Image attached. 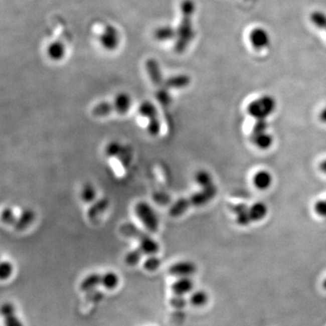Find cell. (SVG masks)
Wrapping results in <instances>:
<instances>
[{
    "instance_id": "36",
    "label": "cell",
    "mask_w": 326,
    "mask_h": 326,
    "mask_svg": "<svg viewBox=\"0 0 326 326\" xmlns=\"http://www.w3.org/2000/svg\"><path fill=\"white\" fill-rule=\"evenodd\" d=\"M319 118H320V121L326 123V106L325 107L322 108V110L320 112Z\"/></svg>"
},
{
    "instance_id": "17",
    "label": "cell",
    "mask_w": 326,
    "mask_h": 326,
    "mask_svg": "<svg viewBox=\"0 0 326 326\" xmlns=\"http://www.w3.org/2000/svg\"><path fill=\"white\" fill-rule=\"evenodd\" d=\"M109 206V201L106 198L101 199L100 201H96L93 205L91 206L87 212V217L91 221H95L100 215L104 212Z\"/></svg>"
},
{
    "instance_id": "6",
    "label": "cell",
    "mask_w": 326,
    "mask_h": 326,
    "mask_svg": "<svg viewBox=\"0 0 326 326\" xmlns=\"http://www.w3.org/2000/svg\"><path fill=\"white\" fill-rule=\"evenodd\" d=\"M249 40L252 47L256 50H262L268 47L270 44L268 33L262 28H254L249 34Z\"/></svg>"
},
{
    "instance_id": "12",
    "label": "cell",
    "mask_w": 326,
    "mask_h": 326,
    "mask_svg": "<svg viewBox=\"0 0 326 326\" xmlns=\"http://www.w3.org/2000/svg\"><path fill=\"white\" fill-rule=\"evenodd\" d=\"M193 281L190 277H181L172 285V290L176 295H184L193 289Z\"/></svg>"
},
{
    "instance_id": "7",
    "label": "cell",
    "mask_w": 326,
    "mask_h": 326,
    "mask_svg": "<svg viewBox=\"0 0 326 326\" xmlns=\"http://www.w3.org/2000/svg\"><path fill=\"white\" fill-rule=\"evenodd\" d=\"M273 177L270 173L267 171L262 170L255 174L253 178V183L256 188L260 191H266L272 185Z\"/></svg>"
},
{
    "instance_id": "11",
    "label": "cell",
    "mask_w": 326,
    "mask_h": 326,
    "mask_svg": "<svg viewBox=\"0 0 326 326\" xmlns=\"http://www.w3.org/2000/svg\"><path fill=\"white\" fill-rule=\"evenodd\" d=\"M2 315L4 317L6 326H23L16 315L13 305L10 303H4L1 308Z\"/></svg>"
},
{
    "instance_id": "29",
    "label": "cell",
    "mask_w": 326,
    "mask_h": 326,
    "mask_svg": "<svg viewBox=\"0 0 326 326\" xmlns=\"http://www.w3.org/2000/svg\"><path fill=\"white\" fill-rule=\"evenodd\" d=\"M161 265V261L157 256H150L145 260L143 266L144 269L149 272H153L158 269V267Z\"/></svg>"
},
{
    "instance_id": "23",
    "label": "cell",
    "mask_w": 326,
    "mask_h": 326,
    "mask_svg": "<svg viewBox=\"0 0 326 326\" xmlns=\"http://www.w3.org/2000/svg\"><path fill=\"white\" fill-rule=\"evenodd\" d=\"M209 301V295L206 293L205 291H196L192 293L190 298V303L196 307H201L205 305L206 303Z\"/></svg>"
},
{
    "instance_id": "5",
    "label": "cell",
    "mask_w": 326,
    "mask_h": 326,
    "mask_svg": "<svg viewBox=\"0 0 326 326\" xmlns=\"http://www.w3.org/2000/svg\"><path fill=\"white\" fill-rule=\"evenodd\" d=\"M197 266L191 261H181L173 264L169 268V274L178 277H190L195 274Z\"/></svg>"
},
{
    "instance_id": "33",
    "label": "cell",
    "mask_w": 326,
    "mask_h": 326,
    "mask_svg": "<svg viewBox=\"0 0 326 326\" xmlns=\"http://www.w3.org/2000/svg\"><path fill=\"white\" fill-rule=\"evenodd\" d=\"M313 209L318 216L326 219V199L317 201L313 206Z\"/></svg>"
},
{
    "instance_id": "20",
    "label": "cell",
    "mask_w": 326,
    "mask_h": 326,
    "mask_svg": "<svg viewBox=\"0 0 326 326\" xmlns=\"http://www.w3.org/2000/svg\"><path fill=\"white\" fill-rule=\"evenodd\" d=\"M113 112H115L114 104L113 103H108V102L98 103L92 110L93 115L96 117L107 116L108 114Z\"/></svg>"
},
{
    "instance_id": "30",
    "label": "cell",
    "mask_w": 326,
    "mask_h": 326,
    "mask_svg": "<svg viewBox=\"0 0 326 326\" xmlns=\"http://www.w3.org/2000/svg\"><path fill=\"white\" fill-rule=\"evenodd\" d=\"M1 218H2V221L4 223L7 224V225H10V226H13V227H14L15 224L17 222V219H18L16 218L14 213H13V210L10 209V208H7V209L3 210Z\"/></svg>"
},
{
    "instance_id": "32",
    "label": "cell",
    "mask_w": 326,
    "mask_h": 326,
    "mask_svg": "<svg viewBox=\"0 0 326 326\" xmlns=\"http://www.w3.org/2000/svg\"><path fill=\"white\" fill-rule=\"evenodd\" d=\"M13 272V266L9 261H3L0 266V277L1 279L6 280L10 277Z\"/></svg>"
},
{
    "instance_id": "9",
    "label": "cell",
    "mask_w": 326,
    "mask_h": 326,
    "mask_svg": "<svg viewBox=\"0 0 326 326\" xmlns=\"http://www.w3.org/2000/svg\"><path fill=\"white\" fill-rule=\"evenodd\" d=\"M250 140H251L253 144L260 149H269L274 142L273 136L271 135L270 133H268L267 131L257 133V134H251Z\"/></svg>"
},
{
    "instance_id": "31",
    "label": "cell",
    "mask_w": 326,
    "mask_h": 326,
    "mask_svg": "<svg viewBox=\"0 0 326 326\" xmlns=\"http://www.w3.org/2000/svg\"><path fill=\"white\" fill-rule=\"evenodd\" d=\"M268 129V122L266 119H261V120H256V122L254 123L253 128H252L251 134H257L261 132L267 131Z\"/></svg>"
},
{
    "instance_id": "34",
    "label": "cell",
    "mask_w": 326,
    "mask_h": 326,
    "mask_svg": "<svg viewBox=\"0 0 326 326\" xmlns=\"http://www.w3.org/2000/svg\"><path fill=\"white\" fill-rule=\"evenodd\" d=\"M170 303L173 307L182 309L186 306L187 301L186 299L182 297V295H176L175 297L172 298Z\"/></svg>"
},
{
    "instance_id": "3",
    "label": "cell",
    "mask_w": 326,
    "mask_h": 326,
    "mask_svg": "<svg viewBox=\"0 0 326 326\" xmlns=\"http://www.w3.org/2000/svg\"><path fill=\"white\" fill-rule=\"evenodd\" d=\"M134 212L140 222L143 224L146 229L150 233L157 232L158 228V221L153 210L147 202H138L134 207Z\"/></svg>"
},
{
    "instance_id": "35",
    "label": "cell",
    "mask_w": 326,
    "mask_h": 326,
    "mask_svg": "<svg viewBox=\"0 0 326 326\" xmlns=\"http://www.w3.org/2000/svg\"><path fill=\"white\" fill-rule=\"evenodd\" d=\"M153 200L155 202L160 205H167L170 202V197L161 192H156L153 194Z\"/></svg>"
},
{
    "instance_id": "37",
    "label": "cell",
    "mask_w": 326,
    "mask_h": 326,
    "mask_svg": "<svg viewBox=\"0 0 326 326\" xmlns=\"http://www.w3.org/2000/svg\"><path fill=\"white\" fill-rule=\"evenodd\" d=\"M319 169H320V171H321V173H324L326 175V158L320 162Z\"/></svg>"
},
{
    "instance_id": "18",
    "label": "cell",
    "mask_w": 326,
    "mask_h": 326,
    "mask_svg": "<svg viewBox=\"0 0 326 326\" xmlns=\"http://www.w3.org/2000/svg\"><path fill=\"white\" fill-rule=\"evenodd\" d=\"M120 232L126 238H135L136 240H139L140 238L144 237L145 235L147 234L140 228H137L135 225L132 223H125L121 225Z\"/></svg>"
},
{
    "instance_id": "8",
    "label": "cell",
    "mask_w": 326,
    "mask_h": 326,
    "mask_svg": "<svg viewBox=\"0 0 326 326\" xmlns=\"http://www.w3.org/2000/svg\"><path fill=\"white\" fill-rule=\"evenodd\" d=\"M112 103L115 107V112L119 114H125L131 106V98L128 93H119L115 96Z\"/></svg>"
},
{
    "instance_id": "26",
    "label": "cell",
    "mask_w": 326,
    "mask_h": 326,
    "mask_svg": "<svg viewBox=\"0 0 326 326\" xmlns=\"http://www.w3.org/2000/svg\"><path fill=\"white\" fill-rule=\"evenodd\" d=\"M96 197V191L91 184H85L81 192V198L84 202H93Z\"/></svg>"
},
{
    "instance_id": "25",
    "label": "cell",
    "mask_w": 326,
    "mask_h": 326,
    "mask_svg": "<svg viewBox=\"0 0 326 326\" xmlns=\"http://www.w3.org/2000/svg\"><path fill=\"white\" fill-rule=\"evenodd\" d=\"M143 252L141 251L140 247H137L134 250L129 252L125 256V263L128 266H136L140 262L143 256Z\"/></svg>"
},
{
    "instance_id": "4",
    "label": "cell",
    "mask_w": 326,
    "mask_h": 326,
    "mask_svg": "<svg viewBox=\"0 0 326 326\" xmlns=\"http://www.w3.org/2000/svg\"><path fill=\"white\" fill-rule=\"evenodd\" d=\"M139 113L142 117L147 118L149 120L147 125V131L149 135L157 136L160 132V122L158 118L157 108L153 103L149 101H145L141 103L139 106Z\"/></svg>"
},
{
    "instance_id": "27",
    "label": "cell",
    "mask_w": 326,
    "mask_h": 326,
    "mask_svg": "<svg viewBox=\"0 0 326 326\" xmlns=\"http://www.w3.org/2000/svg\"><path fill=\"white\" fill-rule=\"evenodd\" d=\"M156 98L158 100V103L162 104L163 106H168L170 103H172V97L169 93V90L165 88L164 86L159 87L157 93H156Z\"/></svg>"
},
{
    "instance_id": "21",
    "label": "cell",
    "mask_w": 326,
    "mask_h": 326,
    "mask_svg": "<svg viewBox=\"0 0 326 326\" xmlns=\"http://www.w3.org/2000/svg\"><path fill=\"white\" fill-rule=\"evenodd\" d=\"M194 179H195V182H197V183H198L202 189H204V188H209V187L215 185L214 182H213V178L211 176V174H210V173H208L207 171H204V170L198 171V172L195 173Z\"/></svg>"
},
{
    "instance_id": "15",
    "label": "cell",
    "mask_w": 326,
    "mask_h": 326,
    "mask_svg": "<svg viewBox=\"0 0 326 326\" xmlns=\"http://www.w3.org/2000/svg\"><path fill=\"white\" fill-rule=\"evenodd\" d=\"M147 70L149 73V77L151 82L155 85L162 87L164 85V80H163L162 75L159 70L158 64L153 60H150L147 63Z\"/></svg>"
},
{
    "instance_id": "13",
    "label": "cell",
    "mask_w": 326,
    "mask_h": 326,
    "mask_svg": "<svg viewBox=\"0 0 326 326\" xmlns=\"http://www.w3.org/2000/svg\"><path fill=\"white\" fill-rule=\"evenodd\" d=\"M235 215H236V219L240 226H248L251 223V219L249 217V207L246 204H238V205L233 206L232 208Z\"/></svg>"
},
{
    "instance_id": "16",
    "label": "cell",
    "mask_w": 326,
    "mask_h": 326,
    "mask_svg": "<svg viewBox=\"0 0 326 326\" xmlns=\"http://www.w3.org/2000/svg\"><path fill=\"white\" fill-rule=\"evenodd\" d=\"M35 212L32 210H25L20 215L19 219H17V222L14 225V228L18 231H21L29 227L33 221L35 220Z\"/></svg>"
},
{
    "instance_id": "19",
    "label": "cell",
    "mask_w": 326,
    "mask_h": 326,
    "mask_svg": "<svg viewBox=\"0 0 326 326\" xmlns=\"http://www.w3.org/2000/svg\"><path fill=\"white\" fill-rule=\"evenodd\" d=\"M98 285H102V275L100 274H91L87 275L80 284V289L84 292H87L95 288Z\"/></svg>"
},
{
    "instance_id": "22",
    "label": "cell",
    "mask_w": 326,
    "mask_h": 326,
    "mask_svg": "<svg viewBox=\"0 0 326 326\" xmlns=\"http://www.w3.org/2000/svg\"><path fill=\"white\" fill-rule=\"evenodd\" d=\"M119 284V277L113 272H107L102 275V285L109 290L116 288Z\"/></svg>"
},
{
    "instance_id": "24",
    "label": "cell",
    "mask_w": 326,
    "mask_h": 326,
    "mask_svg": "<svg viewBox=\"0 0 326 326\" xmlns=\"http://www.w3.org/2000/svg\"><path fill=\"white\" fill-rule=\"evenodd\" d=\"M310 20L312 22V25H314L317 28H320L322 30H326V14L316 10L313 11L312 13L310 15Z\"/></svg>"
},
{
    "instance_id": "28",
    "label": "cell",
    "mask_w": 326,
    "mask_h": 326,
    "mask_svg": "<svg viewBox=\"0 0 326 326\" xmlns=\"http://www.w3.org/2000/svg\"><path fill=\"white\" fill-rule=\"evenodd\" d=\"M123 149V147H121V144L116 141H112L106 146L105 148V153L108 157H119L121 151Z\"/></svg>"
},
{
    "instance_id": "38",
    "label": "cell",
    "mask_w": 326,
    "mask_h": 326,
    "mask_svg": "<svg viewBox=\"0 0 326 326\" xmlns=\"http://www.w3.org/2000/svg\"><path fill=\"white\" fill-rule=\"evenodd\" d=\"M322 287L326 290V278L323 280V282H322Z\"/></svg>"
},
{
    "instance_id": "14",
    "label": "cell",
    "mask_w": 326,
    "mask_h": 326,
    "mask_svg": "<svg viewBox=\"0 0 326 326\" xmlns=\"http://www.w3.org/2000/svg\"><path fill=\"white\" fill-rule=\"evenodd\" d=\"M267 213V206L263 202H256L249 207V217L252 222H257L265 219Z\"/></svg>"
},
{
    "instance_id": "1",
    "label": "cell",
    "mask_w": 326,
    "mask_h": 326,
    "mask_svg": "<svg viewBox=\"0 0 326 326\" xmlns=\"http://www.w3.org/2000/svg\"><path fill=\"white\" fill-rule=\"evenodd\" d=\"M218 193L216 185L201 189L190 196L189 198H182L173 203L169 210V213L173 218H178L184 214L191 207H201L208 204L214 199Z\"/></svg>"
},
{
    "instance_id": "10",
    "label": "cell",
    "mask_w": 326,
    "mask_h": 326,
    "mask_svg": "<svg viewBox=\"0 0 326 326\" xmlns=\"http://www.w3.org/2000/svg\"><path fill=\"white\" fill-rule=\"evenodd\" d=\"M191 84V77L186 75H175L172 76L164 82V87L168 89L186 88Z\"/></svg>"
},
{
    "instance_id": "2",
    "label": "cell",
    "mask_w": 326,
    "mask_h": 326,
    "mask_svg": "<svg viewBox=\"0 0 326 326\" xmlns=\"http://www.w3.org/2000/svg\"><path fill=\"white\" fill-rule=\"evenodd\" d=\"M276 109V101L271 95H263L247 105V113L256 120L266 119Z\"/></svg>"
}]
</instances>
